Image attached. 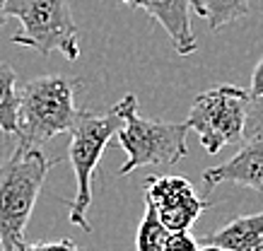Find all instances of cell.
<instances>
[{"label":"cell","instance_id":"5bb4252c","mask_svg":"<svg viewBox=\"0 0 263 251\" xmlns=\"http://www.w3.org/2000/svg\"><path fill=\"white\" fill-rule=\"evenodd\" d=\"M261 133H263V94L261 97H249L244 138H254V136H261Z\"/></svg>","mask_w":263,"mask_h":251},{"label":"cell","instance_id":"2e32d148","mask_svg":"<svg viewBox=\"0 0 263 251\" xmlns=\"http://www.w3.org/2000/svg\"><path fill=\"white\" fill-rule=\"evenodd\" d=\"M20 251H82L70 239H58V242H39V244H24Z\"/></svg>","mask_w":263,"mask_h":251},{"label":"cell","instance_id":"8992f818","mask_svg":"<svg viewBox=\"0 0 263 251\" xmlns=\"http://www.w3.org/2000/svg\"><path fill=\"white\" fill-rule=\"evenodd\" d=\"M186 123L169 121H147L140 113L130 111L126 123L119 128L116 140L126 150V164L121 167V177L147 167V164H176L189 155Z\"/></svg>","mask_w":263,"mask_h":251},{"label":"cell","instance_id":"ba28073f","mask_svg":"<svg viewBox=\"0 0 263 251\" xmlns=\"http://www.w3.org/2000/svg\"><path fill=\"white\" fill-rule=\"evenodd\" d=\"M244 140L247 143L232 160L203 171V184L208 188L227 181V184H237V186L263 194V133Z\"/></svg>","mask_w":263,"mask_h":251},{"label":"cell","instance_id":"4fadbf2b","mask_svg":"<svg viewBox=\"0 0 263 251\" xmlns=\"http://www.w3.org/2000/svg\"><path fill=\"white\" fill-rule=\"evenodd\" d=\"M169 235L172 232L160 220L155 205L150 201H145V215L140 220V227H138V249L136 251H164L169 242Z\"/></svg>","mask_w":263,"mask_h":251},{"label":"cell","instance_id":"277c9868","mask_svg":"<svg viewBox=\"0 0 263 251\" xmlns=\"http://www.w3.org/2000/svg\"><path fill=\"white\" fill-rule=\"evenodd\" d=\"M5 15L20 20L22 29L12 36V44L36 49L41 56L63 53L68 61L80 58L78 25L68 0H8Z\"/></svg>","mask_w":263,"mask_h":251},{"label":"cell","instance_id":"9c48e42d","mask_svg":"<svg viewBox=\"0 0 263 251\" xmlns=\"http://www.w3.org/2000/svg\"><path fill=\"white\" fill-rule=\"evenodd\" d=\"M128 8L145 10L167 29L179 56H191L198 49L196 34L191 29V3L193 0H123Z\"/></svg>","mask_w":263,"mask_h":251},{"label":"cell","instance_id":"30bf717a","mask_svg":"<svg viewBox=\"0 0 263 251\" xmlns=\"http://www.w3.org/2000/svg\"><path fill=\"white\" fill-rule=\"evenodd\" d=\"M203 242L217 244L227 251H263V210L234 218L224 227L210 232Z\"/></svg>","mask_w":263,"mask_h":251},{"label":"cell","instance_id":"6da1fadb","mask_svg":"<svg viewBox=\"0 0 263 251\" xmlns=\"http://www.w3.org/2000/svg\"><path fill=\"white\" fill-rule=\"evenodd\" d=\"M82 89L72 75H39L20 89L17 113V147H39L61 133H70L82 109L75 97Z\"/></svg>","mask_w":263,"mask_h":251},{"label":"cell","instance_id":"7c38bea8","mask_svg":"<svg viewBox=\"0 0 263 251\" xmlns=\"http://www.w3.org/2000/svg\"><path fill=\"white\" fill-rule=\"evenodd\" d=\"M20 113V89L17 73L8 63H0V133L15 136Z\"/></svg>","mask_w":263,"mask_h":251},{"label":"cell","instance_id":"9a60e30c","mask_svg":"<svg viewBox=\"0 0 263 251\" xmlns=\"http://www.w3.org/2000/svg\"><path fill=\"white\" fill-rule=\"evenodd\" d=\"M164 251H198V242H196V237L189 235V229H183V232H172Z\"/></svg>","mask_w":263,"mask_h":251},{"label":"cell","instance_id":"5b68a950","mask_svg":"<svg viewBox=\"0 0 263 251\" xmlns=\"http://www.w3.org/2000/svg\"><path fill=\"white\" fill-rule=\"evenodd\" d=\"M247 104L249 89L244 87L220 85V87L205 89L193 102L186 126L196 130L208 155H217L224 145L244 140Z\"/></svg>","mask_w":263,"mask_h":251},{"label":"cell","instance_id":"e0dca14e","mask_svg":"<svg viewBox=\"0 0 263 251\" xmlns=\"http://www.w3.org/2000/svg\"><path fill=\"white\" fill-rule=\"evenodd\" d=\"M263 94V58L256 63L254 75H251V89H249V97H261Z\"/></svg>","mask_w":263,"mask_h":251},{"label":"cell","instance_id":"ac0fdd59","mask_svg":"<svg viewBox=\"0 0 263 251\" xmlns=\"http://www.w3.org/2000/svg\"><path fill=\"white\" fill-rule=\"evenodd\" d=\"M198 251H227V249L217 246V244H205V242H203V246H198Z\"/></svg>","mask_w":263,"mask_h":251},{"label":"cell","instance_id":"52a82bcc","mask_svg":"<svg viewBox=\"0 0 263 251\" xmlns=\"http://www.w3.org/2000/svg\"><path fill=\"white\" fill-rule=\"evenodd\" d=\"M145 201L155 205V210L167 225L169 232L191 229L193 222L200 218V213L210 208V203L196 194L191 181L176 177V174H162V177L147 179L145 181Z\"/></svg>","mask_w":263,"mask_h":251},{"label":"cell","instance_id":"3957f363","mask_svg":"<svg viewBox=\"0 0 263 251\" xmlns=\"http://www.w3.org/2000/svg\"><path fill=\"white\" fill-rule=\"evenodd\" d=\"M53 164L58 160H46L39 147H15L0 164V251H20L27 244L24 229Z\"/></svg>","mask_w":263,"mask_h":251},{"label":"cell","instance_id":"7a4b0ae2","mask_svg":"<svg viewBox=\"0 0 263 251\" xmlns=\"http://www.w3.org/2000/svg\"><path fill=\"white\" fill-rule=\"evenodd\" d=\"M138 109L136 94H126L116 106L109 111L95 113V111H80L78 121L70 128V145H68V160L75 171L78 191L75 198L68 201L70 205V220L75 227H80L82 232H92V225L87 222V208L92 203V179L99 167L104 150L109 145V140L119 133V128L126 123L128 113Z\"/></svg>","mask_w":263,"mask_h":251},{"label":"cell","instance_id":"d6986e66","mask_svg":"<svg viewBox=\"0 0 263 251\" xmlns=\"http://www.w3.org/2000/svg\"><path fill=\"white\" fill-rule=\"evenodd\" d=\"M5 3H8V0H0V27L8 22V15H5Z\"/></svg>","mask_w":263,"mask_h":251},{"label":"cell","instance_id":"8fae6325","mask_svg":"<svg viewBox=\"0 0 263 251\" xmlns=\"http://www.w3.org/2000/svg\"><path fill=\"white\" fill-rule=\"evenodd\" d=\"M191 8L208 22V27L217 32L224 25L249 15V0H193Z\"/></svg>","mask_w":263,"mask_h":251}]
</instances>
